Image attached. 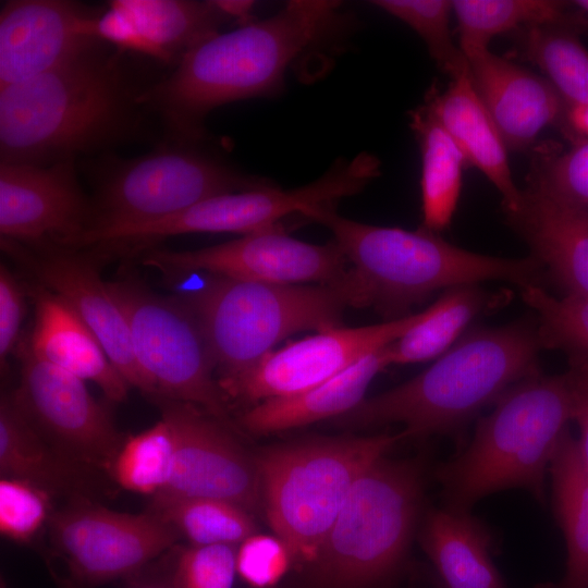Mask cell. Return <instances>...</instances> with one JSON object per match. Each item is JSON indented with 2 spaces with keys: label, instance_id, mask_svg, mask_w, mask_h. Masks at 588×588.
<instances>
[{
  "label": "cell",
  "instance_id": "24",
  "mask_svg": "<svg viewBox=\"0 0 588 588\" xmlns=\"http://www.w3.org/2000/svg\"><path fill=\"white\" fill-rule=\"evenodd\" d=\"M388 366L384 346L315 388L254 404L240 416L238 426L267 434L338 418L365 400L373 378Z\"/></svg>",
  "mask_w": 588,
  "mask_h": 588
},
{
  "label": "cell",
  "instance_id": "35",
  "mask_svg": "<svg viewBox=\"0 0 588 588\" xmlns=\"http://www.w3.org/2000/svg\"><path fill=\"white\" fill-rule=\"evenodd\" d=\"M371 4L401 20L425 41L438 68L451 79L469 71L468 61L452 39L449 0H375Z\"/></svg>",
  "mask_w": 588,
  "mask_h": 588
},
{
  "label": "cell",
  "instance_id": "30",
  "mask_svg": "<svg viewBox=\"0 0 588 588\" xmlns=\"http://www.w3.org/2000/svg\"><path fill=\"white\" fill-rule=\"evenodd\" d=\"M460 48L466 57L489 49L500 34L526 27L574 22L584 17L555 0H454Z\"/></svg>",
  "mask_w": 588,
  "mask_h": 588
},
{
  "label": "cell",
  "instance_id": "11",
  "mask_svg": "<svg viewBox=\"0 0 588 588\" xmlns=\"http://www.w3.org/2000/svg\"><path fill=\"white\" fill-rule=\"evenodd\" d=\"M50 548L71 588L131 577L174 548L180 535L156 514L66 503L48 522Z\"/></svg>",
  "mask_w": 588,
  "mask_h": 588
},
{
  "label": "cell",
  "instance_id": "38",
  "mask_svg": "<svg viewBox=\"0 0 588 588\" xmlns=\"http://www.w3.org/2000/svg\"><path fill=\"white\" fill-rule=\"evenodd\" d=\"M235 574L234 546H191L175 551V588H232Z\"/></svg>",
  "mask_w": 588,
  "mask_h": 588
},
{
  "label": "cell",
  "instance_id": "40",
  "mask_svg": "<svg viewBox=\"0 0 588 588\" xmlns=\"http://www.w3.org/2000/svg\"><path fill=\"white\" fill-rule=\"evenodd\" d=\"M28 295L23 279L17 278L4 264L0 267V362L7 358L19 340L26 313Z\"/></svg>",
  "mask_w": 588,
  "mask_h": 588
},
{
  "label": "cell",
  "instance_id": "27",
  "mask_svg": "<svg viewBox=\"0 0 588 588\" xmlns=\"http://www.w3.org/2000/svg\"><path fill=\"white\" fill-rule=\"evenodd\" d=\"M409 125L421 152L422 228L439 233L452 221L461 195L463 168L467 163L426 102L409 112Z\"/></svg>",
  "mask_w": 588,
  "mask_h": 588
},
{
  "label": "cell",
  "instance_id": "20",
  "mask_svg": "<svg viewBox=\"0 0 588 588\" xmlns=\"http://www.w3.org/2000/svg\"><path fill=\"white\" fill-rule=\"evenodd\" d=\"M0 474L29 482L68 503L96 502L110 495L112 489L107 474L45 439L9 393H2L0 400Z\"/></svg>",
  "mask_w": 588,
  "mask_h": 588
},
{
  "label": "cell",
  "instance_id": "22",
  "mask_svg": "<svg viewBox=\"0 0 588 588\" xmlns=\"http://www.w3.org/2000/svg\"><path fill=\"white\" fill-rule=\"evenodd\" d=\"M23 281L35 310L34 327L26 339L32 351L95 383L108 400L124 401L131 385L112 365L94 332L58 295L26 278Z\"/></svg>",
  "mask_w": 588,
  "mask_h": 588
},
{
  "label": "cell",
  "instance_id": "19",
  "mask_svg": "<svg viewBox=\"0 0 588 588\" xmlns=\"http://www.w3.org/2000/svg\"><path fill=\"white\" fill-rule=\"evenodd\" d=\"M466 58L473 85L507 149L529 148L565 115L566 105L547 78L489 49Z\"/></svg>",
  "mask_w": 588,
  "mask_h": 588
},
{
  "label": "cell",
  "instance_id": "17",
  "mask_svg": "<svg viewBox=\"0 0 588 588\" xmlns=\"http://www.w3.org/2000/svg\"><path fill=\"white\" fill-rule=\"evenodd\" d=\"M91 222V197L78 182L75 160L0 162L1 238L77 247Z\"/></svg>",
  "mask_w": 588,
  "mask_h": 588
},
{
  "label": "cell",
  "instance_id": "14",
  "mask_svg": "<svg viewBox=\"0 0 588 588\" xmlns=\"http://www.w3.org/2000/svg\"><path fill=\"white\" fill-rule=\"evenodd\" d=\"M0 246L26 279L58 295L79 316L131 387L150 400L157 395L135 357L125 317L99 273L101 265L87 248L8 238H1Z\"/></svg>",
  "mask_w": 588,
  "mask_h": 588
},
{
  "label": "cell",
  "instance_id": "28",
  "mask_svg": "<svg viewBox=\"0 0 588 588\" xmlns=\"http://www.w3.org/2000/svg\"><path fill=\"white\" fill-rule=\"evenodd\" d=\"M549 471L554 511L567 548L566 571L558 588H588V470L568 429Z\"/></svg>",
  "mask_w": 588,
  "mask_h": 588
},
{
  "label": "cell",
  "instance_id": "32",
  "mask_svg": "<svg viewBox=\"0 0 588 588\" xmlns=\"http://www.w3.org/2000/svg\"><path fill=\"white\" fill-rule=\"evenodd\" d=\"M148 511L192 546H236L257 532L254 515L225 500L157 494L150 498Z\"/></svg>",
  "mask_w": 588,
  "mask_h": 588
},
{
  "label": "cell",
  "instance_id": "25",
  "mask_svg": "<svg viewBox=\"0 0 588 588\" xmlns=\"http://www.w3.org/2000/svg\"><path fill=\"white\" fill-rule=\"evenodd\" d=\"M419 541L448 588H506L491 561L492 537L470 512L428 510Z\"/></svg>",
  "mask_w": 588,
  "mask_h": 588
},
{
  "label": "cell",
  "instance_id": "2",
  "mask_svg": "<svg viewBox=\"0 0 588 588\" xmlns=\"http://www.w3.org/2000/svg\"><path fill=\"white\" fill-rule=\"evenodd\" d=\"M340 8L339 1L293 0L268 19L219 32L150 84L140 102L171 139L198 143L213 109L279 93L293 63L338 28Z\"/></svg>",
  "mask_w": 588,
  "mask_h": 588
},
{
  "label": "cell",
  "instance_id": "10",
  "mask_svg": "<svg viewBox=\"0 0 588 588\" xmlns=\"http://www.w3.org/2000/svg\"><path fill=\"white\" fill-rule=\"evenodd\" d=\"M107 285L127 322L135 357L156 388L155 397L191 403L230 426L229 401L215 378L208 341L187 302L177 293L154 292L132 274Z\"/></svg>",
  "mask_w": 588,
  "mask_h": 588
},
{
  "label": "cell",
  "instance_id": "13",
  "mask_svg": "<svg viewBox=\"0 0 588 588\" xmlns=\"http://www.w3.org/2000/svg\"><path fill=\"white\" fill-rule=\"evenodd\" d=\"M17 354L20 380L9 394L20 412L49 442L110 477L125 437L107 408L84 380L38 357L26 340Z\"/></svg>",
  "mask_w": 588,
  "mask_h": 588
},
{
  "label": "cell",
  "instance_id": "9",
  "mask_svg": "<svg viewBox=\"0 0 588 588\" xmlns=\"http://www.w3.org/2000/svg\"><path fill=\"white\" fill-rule=\"evenodd\" d=\"M196 144L171 139L146 155L99 169L91 226L77 247L171 217L217 195L272 185L233 169Z\"/></svg>",
  "mask_w": 588,
  "mask_h": 588
},
{
  "label": "cell",
  "instance_id": "31",
  "mask_svg": "<svg viewBox=\"0 0 588 588\" xmlns=\"http://www.w3.org/2000/svg\"><path fill=\"white\" fill-rule=\"evenodd\" d=\"M486 304V294L476 285L446 290L422 321L385 346L389 364L420 363L442 355Z\"/></svg>",
  "mask_w": 588,
  "mask_h": 588
},
{
  "label": "cell",
  "instance_id": "12",
  "mask_svg": "<svg viewBox=\"0 0 588 588\" xmlns=\"http://www.w3.org/2000/svg\"><path fill=\"white\" fill-rule=\"evenodd\" d=\"M140 256L168 279L191 272L275 284L333 283L348 270L339 245L292 237L279 224L198 249L150 248Z\"/></svg>",
  "mask_w": 588,
  "mask_h": 588
},
{
  "label": "cell",
  "instance_id": "33",
  "mask_svg": "<svg viewBox=\"0 0 588 588\" xmlns=\"http://www.w3.org/2000/svg\"><path fill=\"white\" fill-rule=\"evenodd\" d=\"M173 463V432L161 418L150 428L124 438L110 477L117 487L151 498L168 486Z\"/></svg>",
  "mask_w": 588,
  "mask_h": 588
},
{
  "label": "cell",
  "instance_id": "8",
  "mask_svg": "<svg viewBox=\"0 0 588 588\" xmlns=\"http://www.w3.org/2000/svg\"><path fill=\"white\" fill-rule=\"evenodd\" d=\"M419 458L376 461L305 567L316 588H368L404 560L419 522L425 489Z\"/></svg>",
  "mask_w": 588,
  "mask_h": 588
},
{
  "label": "cell",
  "instance_id": "41",
  "mask_svg": "<svg viewBox=\"0 0 588 588\" xmlns=\"http://www.w3.org/2000/svg\"><path fill=\"white\" fill-rule=\"evenodd\" d=\"M575 373L574 418L579 429L577 440L579 455L588 470V363L571 362Z\"/></svg>",
  "mask_w": 588,
  "mask_h": 588
},
{
  "label": "cell",
  "instance_id": "16",
  "mask_svg": "<svg viewBox=\"0 0 588 588\" xmlns=\"http://www.w3.org/2000/svg\"><path fill=\"white\" fill-rule=\"evenodd\" d=\"M429 313L430 307L377 324L340 326L291 342L265 356L225 391V396L254 405L307 391L393 343Z\"/></svg>",
  "mask_w": 588,
  "mask_h": 588
},
{
  "label": "cell",
  "instance_id": "45",
  "mask_svg": "<svg viewBox=\"0 0 588 588\" xmlns=\"http://www.w3.org/2000/svg\"><path fill=\"white\" fill-rule=\"evenodd\" d=\"M573 4L584 13H588V0H577Z\"/></svg>",
  "mask_w": 588,
  "mask_h": 588
},
{
  "label": "cell",
  "instance_id": "15",
  "mask_svg": "<svg viewBox=\"0 0 588 588\" xmlns=\"http://www.w3.org/2000/svg\"><path fill=\"white\" fill-rule=\"evenodd\" d=\"M174 437L170 481L159 494L206 497L232 502L253 515L261 510L258 468L231 426L191 403L151 400Z\"/></svg>",
  "mask_w": 588,
  "mask_h": 588
},
{
  "label": "cell",
  "instance_id": "36",
  "mask_svg": "<svg viewBox=\"0 0 588 588\" xmlns=\"http://www.w3.org/2000/svg\"><path fill=\"white\" fill-rule=\"evenodd\" d=\"M527 184L562 198L588 205V139H575L567 149L554 143L537 145L531 155Z\"/></svg>",
  "mask_w": 588,
  "mask_h": 588
},
{
  "label": "cell",
  "instance_id": "23",
  "mask_svg": "<svg viewBox=\"0 0 588 588\" xmlns=\"http://www.w3.org/2000/svg\"><path fill=\"white\" fill-rule=\"evenodd\" d=\"M425 102L455 140L467 166L476 167L497 187L505 215L516 212L522 189L513 180L507 148L473 85L469 71L451 79L443 93L433 84Z\"/></svg>",
  "mask_w": 588,
  "mask_h": 588
},
{
  "label": "cell",
  "instance_id": "42",
  "mask_svg": "<svg viewBox=\"0 0 588 588\" xmlns=\"http://www.w3.org/2000/svg\"><path fill=\"white\" fill-rule=\"evenodd\" d=\"M175 551L173 548L159 560L131 576L126 588H175L173 579Z\"/></svg>",
  "mask_w": 588,
  "mask_h": 588
},
{
  "label": "cell",
  "instance_id": "44",
  "mask_svg": "<svg viewBox=\"0 0 588 588\" xmlns=\"http://www.w3.org/2000/svg\"><path fill=\"white\" fill-rule=\"evenodd\" d=\"M565 118L574 132L588 139V105L566 108Z\"/></svg>",
  "mask_w": 588,
  "mask_h": 588
},
{
  "label": "cell",
  "instance_id": "46",
  "mask_svg": "<svg viewBox=\"0 0 588 588\" xmlns=\"http://www.w3.org/2000/svg\"><path fill=\"white\" fill-rule=\"evenodd\" d=\"M0 588H8L3 580H1Z\"/></svg>",
  "mask_w": 588,
  "mask_h": 588
},
{
  "label": "cell",
  "instance_id": "1",
  "mask_svg": "<svg viewBox=\"0 0 588 588\" xmlns=\"http://www.w3.org/2000/svg\"><path fill=\"white\" fill-rule=\"evenodd\" d=\"M98 41L62 65L0 89L1 161L49 166L136 138L145 112L121 49Z\"/></svg>",
  "mask_w": 588,
  "mask_h": 588
},
{
  "label": "cell",
  "instance_id": "39",
  "mask_svg": "<svg viewBox=\"0 0 588 588\" xmlns=\"http://www.w3.org/2000/svg\"><path fill=\"white\" fill-rule=\"evenodd\" d=\"M293 567L285 543L275 535L254 534L238 544L236 573L255 588L277 584Z\"/></svg>",
  "mask_w": 588,
  "mask_h": 588
},
{
  "label": "cell",
  "instance_id": "43",
  "mask_svg": "<svg viewBox=\"0 0 588 588\" xmlns=\"http://www.w3.org/2000/svg\"><path fill=\"white\" fill-rule=\"evenodd\" d=\"M218 8L230 19L245 25L252 22L254 1L245 0H215Z\"/></svg>",
  "mask_w": 588,
  "mask_h": 588
},
{
  "label": "cell",
  "instance_id": "3",
  "mask_svg": "<svg viewBox=\"0 0 588 588\" xmlns=\"http://www.w3.org/2000/svg\"><path fill=\"white\" fill-rule=\"evenodd\" d=\"M303 217L329 229L348 261L346 282L354 308L372 307L392 319L440 290L501 280L519 289L538 284L540 262L501 258L457 247L421 228L378 226L339 215L334 206L314 207Z\"/></svg>",
  "mask_w": 588,
  "mask_h": 588
},
{
  "label": "cell",
  "instance_id": "34",
  "mask_svg": "<svg viewBox=\"0 0 588 588\" xmlns=\"http://www.w3.org/2000/svg\"><path fill=\"white\" fill-rule=\"evenodd\" d=\"M523 301L538 314L541 348L568 354L571 362L588 363V297H555L539 284L520 289Z\"/></svg>",
  "mask_w": 588,
  "mask_h": 588
},
{
  "label": "cell",
  "instance_id": "21",
  "mask_svg": "<svg viewBox=\"0 0 588 588\" xmlns=\"http://www.w3.org/2000/svg\"><path fill=\"white\" fill-rule=\"evenodd\" d=\"M506 218L566 294L588 297V205L527 184Z\"/></svg>",
  "mask_w": 588,
  "mask_h": 588
},
{
  "label": "cell",
  "instance_id": "5",
  "mask_svg": "<svg viewBox=\"0 0 588 588\" xmlns=\"http://www.w3.org/2000/svg\"><path fill=\"white\" fill-rule=\"evenodd\" d=\"M494 404L467 448L437 468L444 507L469 512L482 498L511 488L544 502L546 474L574 418V370L531 375Z\"/></svg>",
  "mask_w": 588,
  "mask_h": 588
},
{
  "label": "cell",
  "instance_id": "37",
  "mask_svg": "<svg viewBox=\"0 0 588 588\" xmlns=\"http://www.w3.org/2000/svg\"><path fill=\"white\" fill-rule=\"evenodd\" d=\"M52 498L38 487L13 478L0 479V532L20 543L29 542L48 525Z\"/></svg>",
  "mask_w": 588,
  "mask_h": 588
},
{
  "label": "cell",
  "instance_id": "4",
  "mask_svg": "<svg viewBox=\"0 0 588 588\" xmlns=\"http://www.w3.org/2000/svg\"><path fill=\"white\" fill-rule=\"evenodd\" d=\"M537 329L523 323L466 334L413 379L334 418L343 428L404 426L405 438L452 433L518 381L539 372Z\"/></svg>",
  "mask_w": 588,
  "mask_h": 588
},
{
  "label": "cell",
  "instance_id": "6",
  "mask_svg": "<svg viewBox=\"0 0 588 588\" xmlns=\"http://www.w3.org/2000/svg\"><path fill=\"white\" fill-rule=\"evenodd\" d=\"M206 275L200 286L177 294L201 324L224 394L286 336L340 327L344 310L354 307L346 274L309 284Z\"/></svg>",
  "mask_w": 588,
  "mask_h": 588
},
{
  "label": "cell",
  "instance_id": "18",
  "mask_svg": "<svg viewBox=\"0 0 588 588\" xmlns=\"http://www.w3.org/2000/svg\"><path fill=\"white\" fill-rule=\"evenodd\" d=\"M98 14L70 1H7L0 11V89L51 71L100 41L93 36Z\"/></svg>",
  "mask_w": 588,
  "mask_h": 588
},
{
  "label": "cell",
  "instance_id": "26",
  "mask_svg": "<svg viewBox=\"0 0 588 588\" xmlns=\"http://www.w3.org/2000/svg\"><path fill=\"white\" fill-rule=\"evenodd\" d=\"M133 20L145 57L174 68L230 19L213 1L118 0Z\"/></svg>",
  "mask_w": 588,
  "mask_h": 588
},
{
  "label": "cell",
  "instance_id": "7",
  "mask_svg": "<svg viewBox=\"0 0 588 588\" xmlns=\"http://www.w3.org/2000/svg\"><path fill=\"white\" fill-rule=\"evenodd\" d=\"M404 439L403 431L316 437L255 455L261 510L287 547L293 566L313 561L357 480Z\"/></svg>",
  "mask_w": 588,
  "mask_h": 588
},
{
  "label": "cell",
  "instance_id": "29",
  "mask_svg": "<svg viewBox=\"0 0 588 588\" xmlns=\"http://www.w3.org/2000/svg\"><path fill=\"white\" fill-rule=\"evenodd\" d=\"M586 25L584 16L517 30V56L546 74L566 108L588 105V50L579 39Z\"/></svg>",
  "mask_w": 588,
  "mask_h": 588
}]
</instances>
